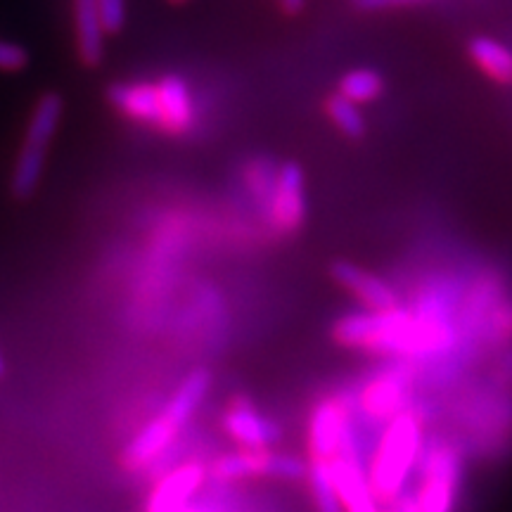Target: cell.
Returning a JSON list of instances; mask_svg holds the SVG:
<instances>
[{
    "mask_svg": "<svg viewBox=\"0 0 512 512\" xmlns=\"http://www.w3.org/2000/svg\"><path fill=\"white\" fill-rule=\"evenodd\" d=\"M169 3H185V0H169Z\"/></svg>",
    "mask_w": 512,
    "mask_h": 512,
    "instance_id": "obj_26",
    "label": "cell"
},
{
    "mask_svg": "<svg viewBox=\"0 0 512 512\" xmlns=\"http://www.w3.org/2000/svg\"><path fill=\"white\" fill-rule=\"evenodd\" d=\"M339 503L344 512H384L368 482V472L358 456V444L344 448L332 463ZM389 512V510H387Z\"/></svg>",
    "mask_w": 512,
    "mask_h": 512,
    "instance_id": "obj_10",
    "label": "cell"
},
{
    "mask_svg": "<svg viewBox=\"0 0 512 512\" xmlns=\"http://www.w3.org/2000/svg\"><path fill=\"white\" fill-rule=\"evenodd\" d=\"M76 57L83 67H100L105 60L107 31L102 27L98 0H72Z\"/></svg>",
    "mask_w": 512,
    "mask_h": 512,
    "instance_id": "obj_14",
    "label": "cell"
},
{
    "mask_svg": "<svg viewBox=\"0 0 512 512\" xmlns=\"http://www.w3.org/2000/svg\"><path fill=\"white\" fill-rule=\"evenodd\" d=\"M207 479V470L197 463H185L169 472L164 479H159L150 501H147V512H183L188 508L195 491L200 489Z\"/></svg>",
    "mask_w": 512,
    "mask_h": 512,
    "instance_id": "obj_13",
    "label": "cell"
},
{
    "mask_svg": "<svg viewBox=\"0 0 512 512\" xmlns=\"http://www.w3.org/2000/svg\"><path fill=\"white\" fill-rule=\"evenodd\" d=\"M64 114V100L60 93L48 91L34 102L31 107L27 128H24V140L12 164L10 174V192L17 200H29L36 195L38 185L46 174L48 150L60 131Z\"/></svg>",
    "mask_w": 512,
    "mask_h": 512,
    "instance_id": "obj_4",
    "label": "cell"
},
{
    "mask_svg": "<svg viewBox=\"0 0 512 512\" xmlns=\"http://www.w3.org/2000/svg\"><path fill=\"white\" fill-rule=\"evenodd\" d=\"M460 484V458L451 446H434L422 465L418 486V505L422 512H453L456 510Z\"/></svg>",
    "mask_w": 512,
    "mask_h": 512,
    "instance_id": "obj_8",
    "label": "cell"
},
{
    "mask_svg": "<svg viewBox=\"0 0 512 512\" xmlns=\"http://www.w3.org/2000/svg\"><path fill=\"white\" fill-rule=\"evenodd\" d=\"M422 448V420L415 411H403L387 422L380 444L368 465V482L380 503L392 505L418 465Z\"/></svg>",
    "mask_w": 512,
    "mask_h": 512,
    "instance_id": "obj_3",
    "label": "cell"
},
{
    "mask_svg": "<svg viewBox=\"0 0 512 512\" xmlns=\"http://www.w3.org/2000/svg\"><path fill=\"white\" fill-rule=\"evenodd\" d=\"M5 375V358H3V354H0V377Z\"/></svg>",
    "mask_w": 512,
    "mask_h": 512,
    "instance_id": "obj_25",
    "label": "cell"
},
{
    "mask_svg": "<svg viewBox=\"0 0 512 512\" xmlns=\"http://www.w3.org/2000/svg\"><path fill=\"white\" fill-rule=\"evenodd\" d=\"M157 86V131L166 136H185L197 119L190 86L181 76L169 74L155 81Z\"/></svg>",
    "mask_w": 512,
    "mask_h": 512,
    "instance_id": "obj_11",
    "label": "cell"
},
{
    "mask_svg": "<svg viewBox=\"0 0 512 512\" xmlns=\"http://www.w3.org/2000/svg\"><path fill=\"white\" fill-rule=\"evenodd\" d=\"M389 512H422V510H420L418 498H415V494H401L392 503V508H389Z\"/></svg>",
    "mask_w": 512,
    "mask_h": 512,
    "instance_id": "obj_24",
    "label": "cell"
},
{
    "mask_svg": "<svg viewBox=\"0 0 512 512\" xmlns=\"http://www.w3.org/2000/svg\"><path fill=\"white\" fill-rule=\"evenodd\" d=\"M107 100L121 117L157 126V86L150 81H119L107 88Z\"/></svg>",
    "mask_w": 512,
    "mask_h": 512,
    "instance_id": "obj_15",
    "label": "cell"
},
{
    "mask_svg": "<svg viewBox=\"0 0 512 512\" xmlns=\"http://www.w3.org/2000/svg\"><path fill=\"white\" fill-rule=\"evenodd\" d=\"M330 275L342 290H347L351 297L363 306V309L389 311V309H399L401 306L399 292H396L387 280L366 271V268L354 264V261H347V259L332 261Z\"/></svg>",
    "mask_w": 512,
    "mask_h": 512,
    "instance_id": "obj_9",
    "label": "cell"
},
{
    "mask_svg": "<svg viewBox=\"0 0 512 512\" xmlns=\"http://www.w3.org/2000/svg\"><path fill=\"white\" fill-rule=\"evenodd\" d=\"M221 427L240 448H273L280 441L278 425L247 399L230 401L223 411Z\"/></svg>",
    "mask_w": 512,
    "mask_h": 512,
    "instance_id": "obj_12",
    "label": "cell"
},
{
    "mask_svg": "<svg viewBox=\"0 0 512 512\" xmlns=\"http://www.w3.org/2000/svg\"><path fill=\"white\" fill-rule=\"evenodd\" d=\"M470 57L491 81L510 86L512 83V50L496 38L479 36L470 43Z\"/></svg>",
    "mask_w": 512,
    "mask_h": 512,
    "instance_id": "obj_17",
    "label": "cell"
},
{
    "mask_svg": "<svg viewBox=\"0 0 512 512\" xmlns=\"http://www.w3.org/2000/svg\"><path fill=\"white\" fill-rule=\"evenodd\" d=\"M98 5H100L102 27H105L107 36L121 34V29L126 27V19H128L126 0H98Z\"/></svg>",
    "mask_w": 512,
    "mask_h": 512,
    "instance_id": "obj_22",
    "label": "cell"
},
{
    "mask_svg": "<svg viewBox=\"0 0 512 512\" xmlns=\"http://www.w3.org/2000/svg\"><path fill=\"white\" fill-rule=\"evenodd\" d=\"M209 475L216 482H238L247 477H273L285 482H302L309 475V460L280 453L273 448H238L216 458L209 467Z\"/></svg>",
    "mask_w": 512,
    "mask_h": 512,
    "instance_id": "obj_5",
    "label": "cell"
},
{
    "mask_svg": "<svg viewBox=\"0 0 512 512\" xmlns=\"http://www.w3.org/2000/svg\"><path fill=\"white\" fill-rule=\"evenodd\" d=\"M361 408L373 420H392L396 415L408 411L406 408V387L396 375L377 377L361 394Z\"/></svg>",
    "mask_w": 512,
    "mask_h": 512,
    "instance_id": "obj_16",
    "label": "cell"
},
{
    "mask_svg": "<svg viewBox=\"0 0 512 512\" xmlns=\"http://www.w3.org/2000/svg\"><path fill=\"white\" fill-rule=\"evenodd\" d=\"M339 95L349 98L356 105H363V102H373L384 93V79L380 72L368 67L351 69L339 79Z\"/></svg>",
    "mask_w": 512,
    "mask_h": 512,
    "instance_id": "obj_18",
    "label": "cell"
},
{
    "mask_svg": "<svg viewBox=\"0 0 512 512\" xmlns=\"http://www.w3.org/2000/svg\"><path fill=\"white\" fill-rule=\"evenodd\" d=\"M422 0H354V5L363 12H384L406 8V5H418Z\"/></svg>",
    "mask_w": 512,
    "mask_h": 512,
    "instance_id": "obj_23",
    "label": "cell"
},
{
    "mask_svg": "<svg viewBox=\"0 0 512 512\" xmlns=\"http://www.w3.org/2000/svg\"><path fill=\"white\" fill-rule=\"evenodd\" d=\"M332 339L344 349L370 354L425 356L446 351L453 344V328L441 306H422L420 311H354L337 318Z\"/></svg>",
    "mask_w": 512,
    "mask_h": 512,
    "instance_id": "obj_1",
    "label": "cell"
},
{
    "mask_svg": "<svg viewBox=\"0 0 512 512\" xmlns=\"http://www.w3.org/2000/svg\"><path fill=\"white\" fill-rule=\"evenodd\" d=\"M266 216L278 235H297L306 223V178L297 162H285L275 171Z\"/></svg>",
    "mask_w": 512,
    "mask_h": 512,
    "instance_id": "obj_7",
    "label": "cell"
},
{
    "mask_svg": "<svg viewBox=\"0 0 512 512\" xmlns=\"http://www.w3.org/2000/svg\"><path fill=\"white\" fill-rule=\"evenodd\" d=\"M311 489V501L316 512H344L339 503L335 475H332L330 463H309V475H306Z\"/></svg>",
    "mask_w": 512,
    "mask_h": 512,
    "instance_id": "obj_19",
    "label": "cell"
},
{
    "mask_svg": "<svg viewBox=\"0 0 512 512\" xmlns=\"http://www.w3.org/2000/svg\"><path fill=\"white\" fill-rule=\"evenodd\" d=\"M211 389V373L207 368H195L185 375V380L178 384L174 396L166 401V406L157 413L155 420H150L136 434L121 453V460L128 470H145L174 441L181 437V432L190 425L197 411L202 408L204 399H207Z\"/></svg>",
    "mask_w": 512,
    "mask_h": 512,
    "instance_id": "obj_2",
    "label": "cell"
},
{
    "mask_svg": "<svg viewBox=\"0 0 512 512\" xmlns=\"http://www.w3.org/2000/svg\"><path fill=\"white\" fill-rule=\"evenodd\" d=\"M325 114H328L337 131L344 133L347 138H361L366 133V119H363L361 110H358L356 102L344 98V95H330L325 100Z\"/></svg>",
    "mask_w": 512,
    "mask_h": 512,
    "instance_id": "obj_20",
    "label": "cell"
},
{
    "mask_svg": "<svg viewBox=\"0 0 512 512\" xmlns=\"http://www.w3.org/2000/svg\"><path fill=\"white\" fill-rule=\"evenodd\" d=\"M354 422L351 411L344 401L323 399L313 406L309 418V437H306V451L309 463H335L344 448L354 446Z\"/></svg>",
    "mask_w": 512,
    "mask_h": 512,
    "instance_id": "obj_6",
    "label": "cell"
},
{
    "mask_svg": "<svg viewBox=\"0 0 512 512\" xmlns=\"http://www.w3.org/2000/svg\"><path fill=\"white\" fill-rule=\"evenodd\" d=\"M31 55L29 50L19 43H12L8 38H0V72L15 74L24 72L29 67Z\"/></svg>",
    "mask_w": 512,
    "mask_h": 512,
    "instance_id": "obj_21",
    "label": "cell"
}]
</instances>
